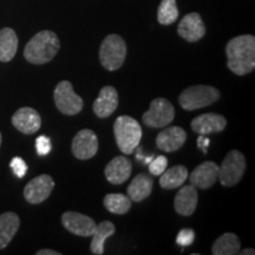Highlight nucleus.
<instances>
[{"mask_svg":"<svg viewBox=\"0 0 255 255\" xmlns=\"http://www.w3.org/2000/svg\"><path fill=\"white\" fill-rule=\"evenodd\" d=\"M227 66L238 76H246L255 68V38L244 34L233 38L226 46Z\"/></svg>","mask_w":255,"mask_h":255,"instance_id":"nucleus-1","label":"nucleus"},{"mask_svg":"<svg viewBox=\"0 0 255 255\" xmlns=\"http://www.w3.org/2000/svg\"><path fill=\"white\" fill-rule=\"evenodd\" d=\"M60 49V41L52 31H40L31 38L24 49V57L31 64H46L55 58Z\"/></svg>","mask_w":255,"mask_h":255,"instance_id":"nucleus-2","label":"nucleus"},{"mask_svg":"<svg viewBox=\"0 0 255 255\" xmlns=\"http://www.w3.org/2000/svg\"><path fill=\"white\" fill-rule=\"evenodd\" d=\"M114 132L120 150L126 155L132 154L142 137V128L135 119L121 116L114 124Z\"/></svg>","mask_w":255,"mask_h":255,"instance_id":"nucleus-3","label":"nucleus"},{"mask_svg":"<svg viewBox=\"0 0 255 255\" xmlns=\"http://www.w3.org/2000/svg\"><path fill=\"white\" fill-rule=\"evenodd\" d=\"M220 98V91L209 85H194L184 89L178 97L182 109L194 111L214 104Z\"/></svg>","mask_w":255,"mask_h":255,"instance_id":"nucleus-4","label":"nucleus"},{"mask_svg":"<svg viewBox=\"0 0 255 255\" xmlns=\"http://www.w3.org/2000/svg\"><path fill=\"white\" fill-rule=\"evenodd\" d=\"M127 56V45L119 34L105 37L100 49V60L104 69L109 71L119 70L123 65Z\"/></svg>","mask_w":255,"mask_h":255,"instance_id":"nucleus-5","label":"nucleus"},{"mask_svg":"<svg viewBox=\"0 0 255 255\" xmlns=\"http://www.w3.org/2000/svg\"><path fill=\"white\" fill-rule=\"evenodd\" d=\"M246 170V159L239 150L229 151L219 167L218 178L225 187H233L240 182Z\"/></svg>","mask_w":255,"mask_h":255,"instance_id":"nucleus-6","label":"nucleus"},{"mask_svg":"<svg viewBox=\"0 0 255 255\" xmlns=\"http://www.w3.org/2000/svg\"><path fill=\"white\" fill-rule=\"evenodd\" d=\"M174 119L175 109L173 104L165 98L152 100L149 110L142 116L143 123L150 128H164L173 122Z\"/></svg>","mask_w":255,"mask_h":255,"instance_id":"nucleus-7","label":"nucleus"},{"mask_svg":"<svg viewBox=\"0 0 255 255\" xmlns=\"http://www.w3.org/2000/svg\"><path fill=\"white\" fill-rule=\"evenodd\" d=\"M55 103L57 109L64 115L73 116L77 115L83 109V100L73 90L72 84L69 81H62L58 83L55 89Z\"/></svg>","mask_w":255,"mask_h":255,"instance_id":"nucleus-8","label":"nucleus"},{"mask_svg":"<svg viewBox=\"0 0 255 255\" xmlns=\"http://www.w3.org/2000/svg\"><path fill=\"white\" fill-rule=\"evenodd\" d=\"M53 188H55V181L50 175H39L26 184L24 189V197L28 203L38 205L50 196Z\"/></svg>","mask_w":255,"mask_h":255,"instance_id":"nucleus-9","label":"nucleus"},{"mask_svg":"<svg viewBox=\"0 0 255 255\" xmlns=\"http://www.w3.org/2000/svg\"><path fill=\"white\" fill-rule=\"evenodd\" d=\"M62 223L70 233L83 238L91 237L96 228L94 219L77 212L64 213L62 216Z\"/></svg>","mask_w":255,"mask_h":255,"instance_id":"nucleus-10","label":"nucleus"},{"mask_svg":"<svg viewBox=\"0 0 255 255\" xmlns=\"http://www.w3.org/2000/svg\"><path fill=\"white\" fill-rule=\"evenodd\" d=\"M72 152L78 159L92 158L98 151V138L92 130H81L73 137Z\"/></svg>","mask_w":255,"mask_h":255,"instance_id":"nucleus-11","label":"nucleus"},{"mask_svg":"<svg viewBox=\"0 0 255 255\" xmlns=\"http://www.w3.org/2000/svg\"><path fill=\"white\" fill-rule=\"evenodd\" d=\"M177 33L184 40L190 41V43H194V41L203 38L206 34V26L201 15L196 12H191V13L184 15L178 24Z\"/></svg>","mask_w":255,"mask_h":255,"instance_id":"nucleus-12","label":"nucleus"},{"mask_svg":"<svg viewBox=\"0 0 255 255\" xmlns=\"http://www.w3.org/2000/svg\"><path fill=\"white\" fill-rule=\"evenodd\" d=\"M12 124L15 129L25 135H32L40 129V115L32 108H20L12 116Z\"/></svg>","mask_w":255,"mask_h":255,"instance_id":"nucleus-13","label":"nucleus"},{"mask_svg":"<svg viewBox=\"0 0 255 255\" xmlns=\"http://www.w3.org/2000/svg\"><path fill=\"white\" fill-rule=\"evenodd\" d=\"M219 176V165L215 162H203L190 174V184L199 189H208L213 187Z\"/></svg>","mask_w":255,"mask_h":255,"instance_id":"nucleus-14","label":"nucleus"},{"mask_svg":"<svg viewBox=\"0 0 255 255\" xmlns=\"http://www.w3.org/2000/svg\"><path fill=\"white\" fill-rule=\"evenodd\" d=\"M187 133L181 127H170L162 130L156 137V145L165 152H174L184 144Z\"/></svg>","mask_w":255,"mask_h":255,"instance_id":"nucleus-15","label":"nucleus"},{"mask_svg":"<svg viewBox=\"0 0 255 255\" xmlns=\"http://www.w3.org/2000/svg\"><path fill=\"white\" fill-rule=\"evenodd\" d=\"M227 121L221 115L203 114L191 121V129L199 135H209V133L220 132L225 130Z\"/></svg>","mask_w":255,"mask_h":255,"instance_id":"nucleus-16","label":"nucleus"},{"mask_svg":"<svg viewBox=\"0 0 255 255\" xmlns=\"http://www.w3.org/2000/svg\"><path fill=\"white\" fill-rule=\"evenodd\" d=\"M119 107V94L114 87H104L94 102V113L100 119H107Z\"/></svg>","mask_w":255,"mask_h":255,"instance_id":"nucleus-17","label":"nucleus"},{"mask_svg":"<svg viewBox=\"0 0 255 255\" xmlns=\"http://www.w3.org/2000/svg\"><path fill=\"white\" fill-rule=\"evenodd\" d=\"M132 165L126 156H117L105 167V177L111 184H122L130 177Z\"/></svg>","mask_w":255,"mask_h":255,"instance_id":"nucleus-18","label":"nucleus"},{"mask_svg":"<svg viewBox=\"0 0 255 255\" xmlns=\"http://www.w3.org/2000/svg\"><path fill=\"white\" fill-rule=\"evenodd\" d=\"M197 190L191 184L184 186L177 191L174 200V208L180 215L190 216L195 212L197 206Z\"/></svg>","mask_w":255,"mask_h":255,"instance_id":"nucleus-19","label":"nucleus"},{"mask_svg":"<svg viewBox=\"0 0 255 255\" xmlns=\"http://www.w3.org/2000/svg\"><path fill=\"white\" fill-rule=\"evenodd\" d=\"M154 187V180L151 176L145 174H139L133 178L128 187L127 193L129 199L133 202H141L151 194Z\"/></svg>","mask_w":255,"mask_h":255,"instance_id":"nucleus-20","label":"nucleus"},{"mask_svg":"<svg viewBox=\"0 0 255 255\" xmlns=\"http://www.w3.org/2000/svg\"><path fill=\"white\" fill-rule=\"evenodd\" d=\"M19 226L20 219L15 213L6 212L0 215V250H4L8 246L17 234Z\"/></svg>","mask_w":255,"mask_h":255,"instance_id":"nucleus-21","label":"nucleus"},{"mask_svg":"<svg viewBox=\"0 0 255 255\" xmlns=\"http://www.w3.org/2000/svg\"><path fill=\"white\" fill-rule=\"evenodd\" d=\"M18 50L17 33L9 27L0 30V62L7 63L14 58Z\"/></svg>","mask_w":255,"mask_h":255,"instance_id":"nucleus-22","label":"nucleus"},{"mask_svg":"<svg viewBox=\"0 0 255 255\" xmlns=\"http://www.w3.org/2000/svg\"><path fill=\"white\" fill-rule=\"evenodd\" d=\"M116 228L110 221L100 222V225H96L95 232L92 234V242L90 250L95 255H102L104 253V244L108 238L114 234Z\"/></svg>","mask_w":255,"mask_h":255,"instance_id":"nucleus-23","label":"nucleus"},{"mask_svg":"<svg viewBox=\"0 0 255 255\" xmlns=\"http://www.w3.org/2000/svg\"><path fill=\"white\" fill-rule=\"evenodd\" d=\"M188 177V170L183 165H175L170 169H165L159 178V186L163 189H175L181 187Z\"/></svg>","mask_w":255,"mask_h":255,"instance_id":"nucleus-24","label":"nucleus"},{"mask_svg":"<svg viewBox=\"0 0 255 255\" xmlns=\"http://www.w3.org/2000/svg\"><path fill=\"white\" fill-rule=\"evenodd\" d=\"M240 252V240L233 233H226L216 239L212 247L214 255H235Z\"/></svg>","mask_w":255,"mask_h":255,"instance_id":"nucleus-25","label":"nucleus"},{"mask_svg":"<svg viewBox=\"0 0 255 255\" xmlns=\"http://www.w3.org/2000/svg\"><path fill=\"white\" fill-rule=\"evenodd\" d=\"M104 206L113 214L123 215L131 208V200L123 194H108L104 197Z\"/></svg>","mask_w":255,"mask_h":255,"instance_id":"nucleus-26","label":"nucleus"},{"mask_svg":"<svg viewBox=\"0 0 255 255\" xmlns=\"http://www.w3.org/2000/svg\"><path fill=\"white\" fill-rule=\"evenodd\" d=\"M178 18L176 0H162L158 6L157 20L161 25H170Z\"/></svg>","mask_w":255,"mask_h":255,"instance_id":"nucleus-27","label":"nucleus"},{"mask_svg":"<svg viewBox=\"0 0 255 255\" xmlns=\"http://www.w3.org/2000/svg\"><path fill=\"white\" fill-rule=\"evenodd\" d=\"M168 165V159L165 156H157V157L152 158V161L149 163V171L151 175H156L159 176L164 173V170L167 169Z\"/></svg>","mask_w":255,"mask_h":255,"instance_id":"nucleus-28","label":"nucleus"},{"mask_svg":"<svg viewBox=\"0 0 255 255\" xmlns=\"http://www.w3.org/2000/svg\"><path fill=\"white\" fill-rule=\"evenodd\" d=\"M195 240V232L190 228L181 229L176 238V244L180 245L181 247L190 246Z\"/></svg>","mask_w":255,"mask_h":255,"instance_id":"nucleus-29","label":"nucleus"},{"mask_svg":"<svg viewBox=\"0 0 255 255\" xmlns=\"http://www.w3.org/2000/svg\"><path fill=\"white\" fill-rule=\"evenodd\" d=\"M36 149L38 155L45 156L49 154L52 149V145H51V141L47 136H39L36 141Z\"/></svg>","mask_w":255,"mask_h":255,"instance_id":"nucleus-30","label":"nucleus"},{"mask_svg":"<svg viewBox=\"0 0 255 255\" xmlns=\"http://www.w3.org/2000/svg\"><path fill=\"white\" fill-rule=\"evenodd\" d=\"M9 165H11L12 170H13V173L17 175L18 177L21 178V177L25 176V174H26V171H27V164L23 158L14 157L11 161Z\"/></svg>","mask_w":255,"mask_h":255,"instance_id":"nucleus-31","label":"nucleus"},{"mask_svg":"<svg viewBox=\"0 0 255 255\" xmlns=\"http://www.w3.org/2000/svg\"><path fill=\"white\" fill-rule=\"evenodd\" d=\"M209 138L206 137V135H200L199 138H197V146L203 151V154H207V150H208L209 146Z\"/></svg>","mask_w":255,"mask_h":255,"instance_id":"nucleus-32","label":"nucleus"},{"mask_svg":"<svg viewBox=\"0 0 255 255\" xmlns=\"http://www.w3.org/2000/svg\"><path fill=\"white\" fill-rule=\"evenodd\" d=\"M37 255H60V253L52 250H40L37 252Z\"/></svg>","mask_w":255,"mask_h":255,"instance_id":"nucleus-33","label":"nucleus"},{"mask_svg":"<svg viewBox=\"0 0 255 255\" xmlns=\"http://www.w3.org/2000/svg\"><path fill=\"white\" fill-rule=\"evenodd\" d=\"M239 253H241L242 255H254L255 252H254V250H252V248H246V250L242 251V252H239Z\"/></svg>","mask_w":255,"mask_h":255,"instance_id":"nucleus-34","label":"nucleus"},{"mask_svg":"<svg viewBox=\"0 0 255 255\" xmlns=\"http://www.w3.org/2000/svg\"><path fill=\"white\" fill-rule=\"evenodd\" d=\"M1 141H2V136H1V132H0V145H1Z\"/></svg>","mask_w":255,"mask_h":255,"instance_id":"nucleus-35","label":"nucleus"}]
</instances>
